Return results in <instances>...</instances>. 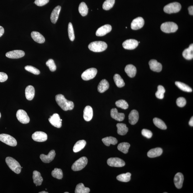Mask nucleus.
<instances>
[{
  "mask_svg": "<svg viewBox=\"0 0 193 193\" xmlns=\"http://www.w3.org/2000/svg\"><path fill=\"white\" fill-rule=\"evenodd\" d=\"M55 98L58 105L63 110H72L74 107V104L73 102L67 100L62 95H57Z\"/></svg>",
  "mask_w": 193,
  "mask_h": 193,
  "instance_id": "obj_1",
  "label": "nucleus"
},
{
  "mask_svg": "<svg viewBox=\"0 0 193 193\" xmlns=\"http://www.w3.org/2000/svg\"><path fill=\"white\" fill-rule=\"evenodd\" d=\"M107 45L103 41H95L91 43L88 45V48L91 51L95 52L104 51L106 50Z\"/></svg>",
  "mask_w": 193,
  "mask_h": 193,
  "instance_id": "obj_2",
  "label": "nucleus"
},
{
  "mask_svg": "<svg viewBox=\"0 0 193 193\" xmlns=\"http://www.w3.org/2000/svg\"><path fill=\"white\" fill-rule=\"evenodd\" d=\"M6 162L8 166L12 171L17 174H19L21 171V167L19 162L11 157H7Z\"/></svg>",
  "mask_w": 193,
  "mask_h": 193,
  "instance_id": "obj_3",
  "label": "nucleus"
},
{
  "mask_svg": "<svg viewBox=\"0 0 193 193\" xmlns=\"http://www.w3.org/2000/svg\"><path fill=\"white\" fill-rule=\"evenodd\" d=\"M181 6L179 3L175 2L167 4L164 8V11L168 14L176 13L181 9Z\"/></svg>",
  "mask_w": 193,
  "mask_h": 193,
  "instance_id": "obj_4",
  "label": "nucleus"
},
{
  "mask_svg": "<svg viewBox=\"0 0 193 193\" xmlns=\"http://www.w3.org/2000/svg\"><path fill=\"white\" fill-rule=\"evenodd\" d=\"M161 29L162 31L169 34L176 32L178 29V26L174 22H166L162 24Z\"/></svg>",
  "mask_w": 193,
  "mask_h": 193,
  "instance_id": "obj_5",
  "label": "nucleus"
},
{
  "mask_svg": "<svg viewBox=\"0 0 193 193\" xmlns=\"http://www.w3.org/2000/svg\"><path fill=\"white\" fill-rule=\"evenodd\" d=\"M88 163V159L87 157H83L78 159L72 166V169L73 171H80L87 165Z\"/></svg>",
  "mask_w": 193,
  "mask_h": 193,
  "instance_id": "obj_6",
  "label": "nucleus"
},
{
  "mask_svg": "<svg viewBox=\"0 0 193 193\" xmlns=\"http://www.w3.org/2000/svg\"><path fill=\"white\" fill-rule=\"evenodd\" d=\"M0 141L11 146L17 145V141L13 137L6 134H0Z\"/></svg>",
  "mask_w": 193,
  "mask_h": 193,
  "instance_id": "obj_7",
  "label": "nucleus"
},
{
  "mask_svg": "<svg viewBox=\"0 0 193 193\" xmlns=\"http://www.w3.org/2000/svg\"><path fill=\"white\" fill-rule=\"evenodd\" d=\"M97 73V70L95 68H90L84 72L81 77L85 81H88L94 78Z\"/></svg>",
  "mask_w": 193,
  "mask_h": 193,
  "instance_id": "obj_8",
  "label": "nucleus"
},
{
  "mask_svg": "<svg viewBox=\"0 0 193 193\" xmlns=\"http://www.w3.org/2000/svg\"><path fill=\"white\" fill-rule=\"evenodd\" d=\"M17 118L20 123L23 124H27L29 123L30 118L27 113L25 111L19 110L16 113Z\"/></svg>",
  "mask_w": 193,
  "mask_h": 193,
  "instance_id": "obj_9",
  "label": "nucleus"
},
{
  "mask_svg": "<svg viewBox=\"0 0 193 193\" xmlns=\"http://www.w3.org/2000/svg\"><path fill=\"white\" fill-rule=\"evenodd\" d=\"M107 163L109 166L113 167H123L125 165V162L123 159L117 157L109 159Z\"/></svg>",
  "mask_w": 193,
  "mask_h": 193,
  "instance_id": "obj_10",
  "label": "nucleus"
},
{
  "mask_svg": "<svg viewBox=\"0 0 193 193\" xmlns=\"http://www.w3.org/2000/svg\"><path fill=\"white\" fill-rule=\"evenodd\" d=\"M48 120L50 123L55 128H60L62 127V120L57 113H55L52 116H50Z\"/></svg>",
  "mask_w": 193,
  "mask_h": 193,
  "instance_id": "obj_11",
  "label": "nucleus"
},
{
  "mask_svg": "<svg viewBox=\"0 0 193 193\" xmlns=\"http://www.w3.org/2000/svg\"><path fill=\"white\" fill-rule=\"evenodd\" d=\"M32 138L35 141L44 142L47 140L48 136L47 134L44 132L37 131L32 134Z\"/></svg>",
  "mask_w": 193,
  "mask_h": 193,
  "instance_id": "obj_12",
  "label": "nucleus"
},
{
  "mask_svg": "<svg viewBox=\"0 0 193 193\" xmlns=\"http://www.w3.org/2000/svg\"><path fill=\"white\" fill-rule=\"evenodd\" d=\"M138 42L137 40L133 39L127 40L123 44L124 49L128 50H133L138 46Z\"/></svg>",
  "mask_w": 193,
  "mask_h": 193,
  "instance_id": "obj_13",
  "label": "nucleus"
},
{
  "mask_svg": "<svg viewBox=\"0 0 193 193\" xmlns=\"http://www.w3.org/2000/svg\"><path fill=\"white\" fill-rule=\"evenodd\" d=\"M25 52L22 50H14L6 53V56L11 59H18L24 56Z\"/></svg>",
  "mask_w": 193,
  "mask_h": 193,
  "instance_id": "obj_14",
  "label": "nucleus"
},
{
  "mask_svg": "<svg viewBox=\"0 0 193 193\" xmlns=\"http://www.w3.org/2000/svg\"><path fill=\"white\" fill-rule=\"evenodd\" d=\"M144 21L143 18L139 17L134 19L131 24L132 29L138 30L141 29L143 26Z\"/></svg>",
  "mask_w": 193,
  "mask_h": 193,
  "instance_id": "obj_15",
  "label": "nucleus"
},
{
  "mask_svg": "<svg viewBox=\"0 0 193 193\" xmlns=\"http://www.w3.org/2000/svg\"><path fill=\"white\" fill-rule=\"evenodd\" d=\"M112 27L109 24H106L102 26L96 30V35L97 36H103L108 33L110 32L112 30Z\"/></svg>",
  "mask_w": 193,
  "mask_h": 193,
  "instance_id": "obj_16",
  "label": "nucleus"
},
{
  "mask_svg": "<svg viewBox=\"0 0 193 193\" xmlns=\"http://www.w3.org/2000/svg\"><path fill=\"white\" fill-rule=\"evenodd\" d=\"M55 156V151L54 150L50 151L47 155L44 154H41L40 158L42 162L45 163H49L54 159Z\"/></svg>",
  "mask_w": 193,
  "mask_h": 193,
  "instance_id": "obj_17",
  "label": "nucleus"
},
{
  "mask_svg": "<svg viewBox=\"0 0 193 193\" xmlns=\"http://www.w3.org/2000/svg\"><path fill=\"white\" fill-rule=\"evenodd\" d=\"M184 177L183 175L179 172L175 175L174 179V184L177 188L181 189L183 183Z\"/></svg>",
  "mask_w": 193,
  "mask_h": 193,
  "instance_id": "obj_18",
  "label": "nucleus"
},
{
  "mask_svg": "<svg viewBox=\"0 0 193 193\" xmlns=\"http://www.w3.org/2000/svg\"><path fill=\"white\" fill-rule=\"evenodd\" d=\"M149 65L151 70L153 71L159 72L162 70V65L156 60H150Z\"/></svg>",
  "mask_w": 193,
  "mask_h": 193,
  "instance_id": "obj_19",
  "label": "nucleus"
},
{
  "mask_svg": "<svg viewBox=\"0 0 193 193\" xmlns=\"http://www.w3.org/2000/svg\"><path fill=\"white\" fill-rule=\"evenodd\" d=\"M111 116L112 117L118 121H123L125 118V115L123 113H118L117 109L114 108L111 111Z\"/></svg>",
  "mask_w": 193,
  "mask_h": 193,
  "instance_id": "obj_20",
  "label": "nucleus"
},
{
  "mask_svg": "<svg viewBox=\"0 0 193 193\" xmlns=\"http://www.w3.org/2000/svg\"><path fill=\"white\" fill-rule=\"evenodd\" d=\"M93 111L90 106L86 107L83 111V118L86 121H90L92 118Z\"/></svg>",
  "mask_w": 193,
  "mask_h": 193,
  "instance_id": "obj_21",
  "label": "nucleus"
},
{
  "mask_svg": "<svg viewBox=\"0 0 193 193\" xmlns=\"http://www.w3.org/2000/svg\"><path fill=\"white\" fill-rule=\"evenodd\" d=\"M129 123L132 125H134L138 121L139 114L138 112L136 110H132L128 116Z\"/></svg>",
  "mask_w": 193,
  "mask_h": 193,
  "instance_id": "obj_22",
  "label": "nucleus"
},
{
  "mask_svg": "<svg viewBox=\"0 0 193 193\" xmlns=\"http://www.w3.org/2000/svg\"><path fill=\"white\" fill-rule=\"evenodd\" d=\"M61 9V7L58 6L55 7L50 15V20L53 24H55L57 22L59 17V14Z\"/></svg>",
  "mask_w": 193,
  "mask_h": 193,
  "instance_id": "obj_23",
  "label": "nucleus"
},
{
  "mask_svg": "<svg viewBox=\"0 0 193 193\" xmlns=\"http://www.w3.org/2000/svg\"><path fill=\"white\" fill-rule=\"evenodd\" d=\"M25 97L28 100L31 101L34 99L35 96V89L33 86L29 85L25 88Z\"/></svg>",
  "mask_w": 193,
  "mask_h": 193,
  "instance_id": "obj_24",
  "label": "nucleus"
},
{
  "mask_svg": "<svg viewBox=\"0 0 193 193\" xmlns=\"http://www.w3.org/2000/svg\"><path fill=\"white\" fill-rule=\"evenodd\" d=\"M31 35L32 39L39 44H43L45 41L44 36L39 32L33 31L31 33Z\"/></svg>",
  "mask_w": 193,
  "mask_h": 193,
  "instance_id": "obj_25",
  "label": "nucleus"
},
{
  "mask_svg": "<svg viewBox=\"0 0 193 193\" xmlns=\"http://www.w3.org/2000/svg\"><path fill=\"white\" fill-rule=\"evenodd\" d=\"M33 179L34 183L36 185V186L42 185L43 179L39 172L34 171L33 172Z\"/></svg>",
  "mask_w": 193,
  "mask_h": 193,
  "instance_id": "obj_26",
  "label": "nucleus"
},
{
  "mask_svg": "<svg viewBox=\"0 0 193 193\" xmlns=\"http://www.w3.org/2000/svg\"><path fill=\"white\" fill-rule=\"evenodd\" d=\"M125 71L129 77L133 78L135 77L137 73L136 67L132 65H128L126 66Z\"/></svg>",
  "mask_w": 193,
  "mask_h": 193,
  "instance_id": "obj_27",
  "label": "nucleus"
},
{
  "mask_svg": "<svg viewBox=\"0 0 193 193\" xmlns=\"http://www.w3.org/2000/svg\"><path fill=\"white\" fill-rule=\"evenodd\" d=\"M183 56L187 60H191L193 58V44H190L189 47L185 49L182 53Z\"/></svg>",
  "mask_w": 193,
  "mask_h": 193,
  "instance_id": "obj_28",
  "label": "nucleus"
},
{
  "mask_svg": "<svg viewBox=\"0 0 193 193\" xmlns=\"http://www.w3.org/2000/svg\"><path fill=\"white\" fill-rule=\"evenodd\" d=\"M163 152V150L160 148H156L152 149L148 152L147 156L150 158H154L161 156Z\"/></svg>",
  "mask_w": 193,
  "mask_h": 193,
  "instance_id": "obj_29",
  "label": "nucleus"
},
{
  "mask_svg": "<svg viewBox=\"0 0 193 193\" xmlns=\"http://www.w3.org/2000/svg\"><path fill=\"white\" fill-rule=\"evenodd\" d=\"M109 88V84L106 80H102L98 86V91L101 93H103L107 90Z\"/></svg>",
  "mask_w": 193,
  "mask_h": 193,
  "instance_id": "obj_30",
  "label": "nucleus"
},
{
  "mask_svg": "<svg viewBox=\"0 0 193 193\" xmlns=\"http://www.w3.org/2000/svg\"><path fill=\"white\" fill-rule=\"evenodd\" d=\"M117 133L119 135L123 136L125 135L128 133V128L125 124L123 123H118L117 124Z\"/></svg>",
  "mask_w": 193,
  "mask_h": 193,
  "instance_id": "obj_31",
  "label": "nucleus"
},
{
  "mask_svg": "<svg viewBox=\"0 0 193 193\" xmlns=\"http://www.w3.org/2000/svg\"><path fill=\"white\" fill-rule=\"evenodd\" d=\"M86 142L84 140L78 141L76 143L73 148L74 152H77L82 150L86 146Z\"/></svg>",
  "mask_w": 193,
  "mask_h": 193,
  "instance_id": "obj_32",
  "label": "nucleus"
},
{
  "mask_svg": "<svg viewBox=\"0 0 193 193\" xmlns=\"http://www.w3.org/2000/svg\"><path fill=\"white\" fill-rule=\"evenodd\" d=\"M102 141L106 146H109L111 144L115 145L118 143L117 139L113 137H107L102 139Z\"/></svg>",
  "mask_w": 193,
  "mask_h": 193,
  "instance_id": "obj_33",
  "label": "nucleus"
},
{
  "mask_svg": "<svg viewBox=\"0 0 193 193\" xmlns=\"http://www.w3.org/2000/svg\"><path fill=\"white\" fill-rule=\"evenodd\" d=\"M90 189L89 188L85 187L83 184L80 183L77 185L76 186L75 193H88L90 192Z\"/></svg>",
  "mask_w": 193,
  "mask_h": 193,
  "instance_id": "obj_34",
  "label": "nucleus"
},
{
  "mask_svg": "<svg viewBox=\"0 0 193 193\" xmlns=\"http://www.w3.org/2000/svg\"><path fill=\"white\" fill-rule=\"evenodd\" d=\"M114 81L116 85L119 88H122L125 85V83L123 80V79L121 78V76L117 74H116L114 75L113 77Z\"/></svg>",
  "mask_w": 193,
  "mask_h": 193,
  "instance_id": "obj_35",
  "label": "nucleus"
},
{
  "mask_svg": "<svg viewBox=\"0 0 193 193\" xmlns=\"http://www.w3.org/2000/svg\"><path fill=\"white\" fill-rule=\"evenodd\" d=\"M88 7L85 2L81 3L79 6L78 10L81 16L84 17L87 16L88 13Z\"/></svg>",
  "mask_w": 193,
  "mask_h": 193,
  "instance_id": "obj_36",
  "label": "nucleus"
},
{
  "mask_svg": "<svg viewBox=\"0 0 193 193\" xmlns=\"http://www.w3.org/2000/svg\"><path fill=\"white\" fill-rule=\"evenodd\" d=\"M131 174L129 172L122 174L117 177V179L121 182H128L131 180Z\"/></svg>",
  "mask_w": 193,
  "mask_h": 193,
  "instance_id": "obj_37",
  "label": "nucleus"
},
{
  "mask_svg": "<svg viewBox=\"0 0 193 193\" xmlns=\"http://www.w3.org/2000/svg\"><path fill=\"white\" fill-rule=\"evenodd\" d=\"M175 85L180 89L183 91H185V92H192V88L190 87L189 86L183 83L177 81V82H175Z\"/></svg>",
  "mask_w": 193,
  "mask_h": 193,
  "instance_id": "obj_38",
  "label": "nucleus"
},
{
  "mask_svg": "<svg viewBox=\"0 0 193 193\" xmlns=\"http://www.w3.org/2000/svg\"><path fill=\"white\" fill-rule=\"evenodd\" d=\"M154 123L157 128L162 129H166L167 128L164 122L159 118H154L153 119Z\"/></svg>",
  "mask_w": 193,
  "mask_h": 193,
  "instance_id": "obj_39",
  "label": "nucleus"
},
{
  "mask_svg": "<svg viewBox=\"0 0 193 193\" xmlns=\"http://www.w3.org/2000/svg\"><path fill=\"white\" fill-rule=\"evenodd\" d=\"M130 147V144L127 143H121L118 144L117 147L119 151L124 154L128 153V149Z\"/></svg>",
  "mask_w": 193,
  "mask_h": 193,
  "instance_id": "obj_40",
  "label": "nucleus"
},
{
  "mask_svg": "<svg viewBox=\"0 0 193 193\" xmlns=\"http://www.w3.org/2000/svg\"><path fill=\"white\" fill-rule=\"evenodd\" d=\"M115 0H106L103 5V9L108 11L112 8L115 3Z\"/></svg>",
  "mask_w": 193,
  "mask_h": 193,
  "instance_id": "obj_41",
  "label": "nucleus"
},
{
  "mask_svg": "<svg viewBox=\"0 0 193 193\" xmlns=\"http://www.w3.org/2000/svg\"><path fill=\"white\" fill-rule=\"evenodd\" d=\"M52 175L53 177L58 179H62L63 177L62 170L55 168L52 172Z\"/></svg>",
  "mask_w": 193,
  "mask_h": 193,
  "instance_id": "obj_42",
  "label": "nucleus"
},
{
  "mask_svg": "<svg viewBox=\"0 0 193 193\" xmlns=\"http://www.w3.org/2000/svg\"><path fill=\"white\" fill-rule=\"evenodd\" d=\"M165 92V90L163 86L159 85L158 87V90L156 93V97L159 99H162L164 98V94Z\"/></svg>",
  "mask_w": 193,
  "mask_h": 193,
  "instance_id": "obj_43",
  "label": "nucleus"
},
{
  "mask_svg": "<svg viewBox=\"0 0 193 193\" xmlns=\"http://www.w3.org/2000/svg\"><path fill=\"white\" fill-rule=\"evenodd\" d=\"M116 105L118 107L126 110L128 108L129 105L127 102L123 100H121L116 102Z\"/></svg>",
  "mask_w": 193,
  "mask_h": 193,
  "instance_id": "obj_44",
  "label": "nucleus"
},
{
  "mask_svg": "<svg viewBox=\"0 0 193 193\" xmlns=\"http://www.w3.org/2000/svg\"><path fill=\"white\" fill-rule=\"evenodd\" d=\"M68 36L69 39L71 41H73L75 39L74 31L73 28L71 23H69L68 26Z\"/></svg>",
  "mask_w": 193,
  "mask_h": 193,
  "instance_id": "obj_45",
  "label": "nucleus"
},
{
  "mask_svg": "<svg viewBox=\"0 0 193 193\" xmlns=\"http://www.w3.org/2000/svg\"><path fill=\"white\" fill-rule=\"evenodd\" d=\"M25 69L30 73H31L35 75H39L40 74V72L39 70L37 68L32 66L31 65H27L25 67Z\"/></svg>",
  "mask_w": 193,
  "mask_h": 193,
  "instance_id": "obj_46",
  "label": "nucleus"
},
{
  "mask_svg": "<svg viewBox=\"0 0 193 193\" xmlns=\"http://www.w3.org/2000/svg\"><path fill=\"white\" fill-rule=\"evenodd\" d=\"M46 65L49 67L50 70L52 72H54L56 70L57 67L54 60L52 59L48 60L46 63Z\"/></svg>",
  "mask_w": 193,
  "mask_h": 193,
  "instance_id": "obj_47",
  "label": "nucleus"
},
{
  "mask_svg": "<svg viewBox=\"0 0 193 193\" xmlns=\"http://www.w3.org/2000/svg\"><path fill=\"white\" fill-rule=\"evenodd\" d=\"M176 103L178 106L180 107H184L186 104V99L182 97H180L177 99Z\"/></svg>",
  "mask_w": 193,
  "mask_h": 193,
  "instance_id": "obj_48",
  "label": "nucleus"
},
{
  "mask_svg": "<svg viewBox=\"0 0 193 193\" xmlns=\"http://www.w3.org/2000/svg\"><path fill=\"white\" fill-rule=\"evenodd\" d=\"M142 135L147 138H150L152 136V133L151 131L145 129L142 130L141 132Z\"/></svg>",
  "mask_w": 193,
  "mask_h": 193,
  "instance_id": "obj_49",
  "label": "nucleus"
},
{
  "mask_svg": "<svg viewBox=\"0 0 193 193\" xmlns=\"http://www.w3.org/2000/svg\"><path fill=\"white\" fill-rule=\"evenodd\" d=\"M49 2V0H35L34 3L37 6L41 7L46 5Z\"/></svg>",
  "mask_w": 193,
  "mask_h": 193,
  "instance_id": "obj_50",
  "label": "nucleus"
},
{
  "mask_svg": "<svg viewBox=\"0 0 193 193\" xmlns=\"http://www.w3.org/2000/svg\"><path fill=\"white\" fill-rule=\"evenodd\" d=\"M8 78V77L6 73L0 72V82H4L7 80Z\"/></svg>",
  "mask_w": 193,
  "mask_h": 193,
  "instance_id": "obj_51",
  "label": "nucleus"
},
{
  "mask_svg": "<svg viewBox=\"0 0 193 193\" xmlns=\"http://www.w3.org/2000/svg\"><path fill=\"white\" fill-rule=\"evenodd\" d=\"M4 28L0 26V37H1L4 34Z\"/></svg>",
  "mask_w": 193,
  "mask_h": 193,
  "instance_id": "obj_52",
  "label": "nucleus"
},
{
  "mask_svg": "<svg viewBox=\"0 0 193 193\" xmlns=\"http://www.w3.org/2000/svg\"><path fill=\"white\" fill-rule=\"evenodd\" d=\"M188 11L190 15H193V6H191L189 7Z\"/></svg>",
  "mask_w": 193,
  "mask_h": 193,
  "instance_id": "obj_53",
  "label": "nucleus"
},
{
  "mask_svg": "<svg viewBox=\"0 0 193 193\" xmlns=\"http://www.w3.org/2000/svg\"><path fill=\"white\" fill-rule=\"evenodd\" d=\"M189 125L192 127L193 126V117L191 118V119L189 122Z\"/></svg>",
  "mask_w": 193,
  "mask_h": 193,
  "instance_id": "obj_54",
  "label": "nucleus"
},
{
  "mask_svg": "<svg viewBox=\"0 0 193 193\" xmlns=\"http://www.w3.org/2000/svg\"><path fill=\"white\" fill-rule=\"evenodd\" d=\"M48 192H45V191H43L42 192H39V193H48Z\"/></svg>",
  "mask_w": 193,
  "mask_h": 193,
  "instance_id": "obj_55",
  "label": "nucleus"
},
{
  "mask_svg": "<svg viewBox=\"0 0 193 193\" xmlns=\"http://www.w3.org/2000/svg\"><path fill=\"white\" fill-rule=\"evenodd\" d=\"M1 113L0 112V118H1Z\"/></svg>",
  "mask_w": 193,
  "mask_h": 193,
  "instance_id": "obj_56",
  "label": "nucleus"
},
{
  "mask_svg": "<svg viewBox=\"0 0 193 193\" xmlns=\"http://www.w3.org/2000/svg\"><path fill=\"white\" fill-rule=\"evenodd\" d=\"M69 193V192H65V193Z\"/></svg>",
  "mask_w": 193,
  "mask_h": 193,
  "instance_id": "obj_57",
  "label": "nucleus"
}]
</instances>
